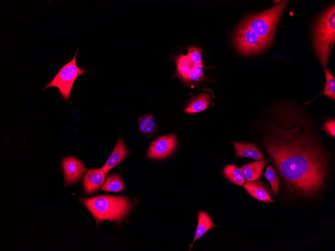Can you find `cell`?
Wrapping results in <instances>:
<instances>
[{"label":"cell","mask_w":335,"mask_h":251,"mask_svg":"<svg viewBox=\"0 0 335 251\" xmlns=\"http://www.w3.org/2000/svg\"><path fill=\"white\" fill-rule=\"evenodd\" d=\"M263 176L270 183L273 194L277 195L279 191V180L276 172L271 165L266 167Z\"/></svg>","instance_id":"44dd1931"},{"label":"cell","mask_w":335,"mask_h":251,"mask_svg":"<svg viewBox=\"0 0 335 251\" xmlns=\"http://www.w3.org/2000/svg\"><path fill=\"white\" fill-rule=\"evenodd\" d=\"M105 173L102 168L88 170L83 177V187L87 194L99 190L105 181Z\"/></svg>","instance_id":"9c48e42d"},{"label":"cell","mask_w":335,"mask_h":251,"mask_svg":"<svg viewBox=\"0 0 335 251\" xmlns=\"http://www.w3.org/2000/svg\"><path fill=\"white\" fill-rule=\"evenodd\" d=\"M177 66V74L184 81L186 82L188 76L193 71L195 65L189 59L187 55H180L175 58Z\"/></svg>","instance_id":"9a60e30c"},{"label":"cell","mask_w":335,"mask_h":251,"mask_svg":"<svg viewBox=\"0 0 335 251\" xmlns=\"http://www.w3.org/2000/svg\"><path fill=\"white\" fill-rule=\"evenodd\" d=\"M269 161V159L259 160L247 163L240 167L244 179L247 181L259 179L262 174L263 169Z\"/></svg>","instance_id":"4fadbf2b"},{"label":"cell","mask_w":335,"mask_h":251,"mask_svg":"<svg viewBox=\"0 0 335 251\" xmlns=\"http://www.w3.org/2000/svg\"><path fill=\"white\" fill-rule=\"evenodd\" d=\"M235 150V157H247L262 160L264 156L255 144L252 143L233 141Z\"/></svg>","instance_id":"7c38bea8"},{"label":"cell","mask_w":335,"mask_h":251,"mask_svg":"<svg viewBox=\"0 0 335 251\" xmlns=\"http://www.w3.org/2000/svg\"><path fill=\"white\" fill-rule=\"evenodd\" d=\"M210 103L209 94L202 93L192 100L185 109V112L187 113H196L202 111L207 109Z\"/></svg>","instance_id":"2e32d148"},{"label":"cell","mask_w":335,"mask_h":251,"mask_svg":"<svg viewBox=\"0 0 335 251\" xmlns=\"http://www.w3.org/2000/svg\"><path fill=\"white\" fill-rule=\"evenodd\" d=\"M66 186L78 182L88 170L81 161L73 157H67L62 162Z\"/></svg>","instance_id":"ba28073f"},{"label":"cell","mask_w":335,"mask_h":251,"mask_svg":"<svg viewBox=\"0 0 335 251\" xmlns=\"http://www.w3.org/2000/svg\"><path fill=\"white\" fill-rule=\"evenodd\" d=\"M234 42L239 52L247 56L262 53L270 45L242 23L235 33Z\"/></svg>","instance_id":"8992f818"},{"label":"cell","mask_w":335,"mask_h":251,"mask_svg":"<svg viewBox=\"0 0 335 251\" xmlns=\"http://www.w3.org/2000/svg\"><path fill=\"white\" fill-rule=\"evenodd\" d=\"M264 147L281 178L291 189L305 196L315 194L325 179L326 159L313 136L310 122L296 106L275 107Z\"/></svg>","instance_id":"6da1fadb"},{"label":"cell","mask_w":335,"mask_h":251,"mask_svg":"<svg viewBox=\"0 0 335 251\" xmlns=\"http://www.w3.org/2000/svg\"><path fill=\"white\" fill-rule=\"evenodd\" d=\"M97 223L107 220L121 222L129 213L133 203L126 196L100 195L91 198H80Z\"/></svg>","instance_id":"7a4b0ae2"},{"label":"cell","mask_w":335,"mask_h":251,"mask_svg":"<svg viewBox=\"0 0 335 251\" xmlns=\"http://www.w3.org/2000/svg\"><path fill=\"white\" fill-rule=\"evenodd\" d=\"M79 48L72 59L65 64L55 75L54 78L43 88V91L51 87L59 89L60 95L62 98L68 102L73 84L76 79L87 71V70L79 68L76 64V57Z\"/></svg>","instance_id":"5b68a950"},{"label":"cell","mask_w":335,"mask_h":251,"mask_svg":"<svg viewBox=\"0 0 335 251\" xmlns=\"http://www.w3.org/2000/svg\"><path fill=\"white\" fill-rule=\"evenodd\" d=\"M325 76L326 79V84L324 86V90L320 95L316 96L315 98L311 99L308 102L305 103L306 104L315 98L318 97L321 95H324L331 100L334 101L335 100V78L333 75L329 71L328 68L326 66L324 67Z\"/></svg>","instance_id":"d6986e66"},{"label":"cell","mask_w":335,"mask_h":251,"mask_svg":"<svg viewBox=\"0 0 335 251\" xmlns=\"http://www.w3.org/2000/svg\"><path fill=\"white\" fill-rule=\"evenodd\" d=\"M243 185L246 191L255 199L264 202H274L268 187L261 180L247 181Z\"/></svg>","instance_id":"30bf717a"},{"label":"cell","mask_w":335,"mask_h":251,"mask_svg":"<svg viewBox=\"0 0 335 251\" xmlns=\"http://www.w3.org/2000/svg\"><path fill=\"white\" fill-rule=\"evenodd\" d=\"M225 178L230 182L238 186H242L245 182V179L240 168L235 165L229 164L226 165L223 170Z\"/></svg>","instance_id":"e0dca14e"},{"label":"cell","mask_w":335,"mask_h":251,"mask_svg":"<svg viewBox=\"0 0 335 251\" xmlns=\"http://www.w3.org/2000/svg\"><path fill=\"white\" fill-rule=\"evenodd\" d=\"M128 155L126 145L121 138L118 139L112 152L101 167L106 174L112 168L121 162Z\"/></svg>","instance_id":"8fae6325"},{"label":"cell","mask_w":335,"mask_h":251,"mask_svg":"<svg viewBox=\"0 0 335 251\" xmlns=\"http://www.w3.org/2000/svg\"><path fill=\"white\" fill-rule=\"evenodd\" d=\"M334 43L335 6L333 4L321 14L314 26V48L323 67L327 65Z\"/></svg>","instance_id":"3957f363"},{"label":"cell","mask_w":335,"mask_h":251,"mask_svg":"<svg viewBox=\"0 0 335 251\" xmlns=\"http://www.w3.org/2000/svg\"><path fill=\"white\" fill-rule=\"evenodd\" d=\"M124 189V185L119 174L110 175L105 179L101 190L107 192H118Z\"/></svg>","instance_id":"ac0fdd59"},{"label":"cell","mask_w":335,"mask_h":251,"mask_svg":"<svg viewBox=\"0 0 335 251\" xmlns=\"http://www.w3.org/2000/svg\"><path fill=\"white\" fill-rule=\"evenodd\" d=\"M177 146V139L174 134L158 137L151 144L147 156L151 159L165 158L172 154Z\"/></svg>","instance_id":"52a82bcc"},{"label":"cell","mask_w":335,"mask_h":251,"mask_svg":"<svg viewBox=\"0 0 335 251\" xmlns=\"http://www.w3.org/2000/svg\"><path fill=\"white\" fill-rule=\"evenodd\" d=\"M327 134L331 137H335V120L334 119H330L323 123L321 128Z\"/></svg>","instance_id":"cb8c5ba5"},{"label":"cell","mask_w":335,"mask_h":251,"mask_svg":"<svg viewBox=\"0 0 335 251\" xmlns=\"http://www.w3.org/2000/svg\"><path fill=\"white\" fill-rule=\"evenodd\" d=\"M155 128L154 117L150 114H146L139 119V129L143 133H152Z\"/></svg>","instance_id":"ffe728a7"},{"label":"cell","mask_w":335,"mask_h":251,"mask_svg":"<svg viewBox=\"0 0 335 251\" xmlns=\"http://www.w3.org/2000/svg\"><path fill=\"white\" fill-rule=\"evenodd\" d=\"M188 56L190 60L196 65L203 64L201 52L200 49L197 47H189L188 49Z\"/></svg>","instance_id":"7402d4cb"},{"label":"cell","mask_w":335,"mask_h":251,"mask_svg":"<svg viewBox=\"0 0 335 251\" xmlns=\"http://www.w3.org/2000/svg\"><path fill=\"white\" fill-rule=\"evenodd\" d=\"M203 65H196L188 76L186 82L199 81L204 77L203 72Z\"/></svg>","instance_id":"603a6c76"},{"label":"cell","mask_w":335,"mask_h":251,"mask_svg":"<svg viewBox=\"0 0 335 251\" xmlns=\"http://www.w3.org/2000/svg\"><path fill=\"white\" fill-rule=\"evenodd\" d=\"M211 217L208 213L200 210L198 214V225L196 228L195 237L190 245V250L191 249L194 242L198 239L203 236L210 229L216 227Z\"/></svg>","instance_id":"5bb4252c"},{"label":"cell","mask_w":335,"mask_h":251,"mask_svg":"<svg viewBox=\"0 0 335 251\" xmlns=\"http://www.w3.org/2000/svg\"><path fill=\"white\" fill-rule=\"evenodd\" d=\"M288 2V1H283L262 13L247 18L242 23L270 44L274 38L277 25Z\"/></svg>","instance_id":"277c9868"}]
</instances>
